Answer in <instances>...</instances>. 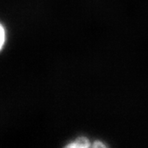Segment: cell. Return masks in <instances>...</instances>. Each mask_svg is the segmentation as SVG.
<instances>
[{"mask_svg": "<svg viewBox=\"0 0 148 148\" xmlns=\"http://www.w3.org/2000/svg\"><path fill=\"white\" fill-rule=\"evenodd\" d=\"M89 147H90V141L85 137H80V138H77L73 143H69V145H67V147L71 148H87Z\"/></svg>", "mask_w": 148, "mask_h": 148, "instance_id": "6da1fadb", "label": "cell"}, {"mask_svg": "<svg viewBox=\"0 0 148 148\" xmlns=\"http://www.w3.org/2000/svg\"><path fill=\"white\" fill-rule=\"evenodd\" d=\"M6 40V32L3 26L0 23V50L3 47Z\"/></svg>", "mask_w": 148, "mask_h": 148, "instance_id": "7a4b0ae2", "label": "cell"}, {"mask_svg": "<svg viewBox=\"0 0 148 148\" xmlns=\"http://www.w3.org/2000/svg\"><path fill=\"white\" fill-rule=\"evenodd\" d=\"M93 147H106V146L105 145V144H103L101 142H98V141H96V142L94 143Z\"/></svg>", "mask_w": 148, "mask_h": 148, "instance_id": "3957f363", "label": "cell"}]
</instances>
